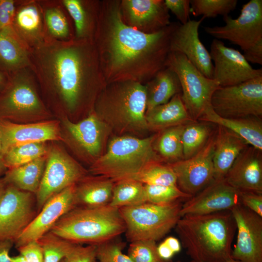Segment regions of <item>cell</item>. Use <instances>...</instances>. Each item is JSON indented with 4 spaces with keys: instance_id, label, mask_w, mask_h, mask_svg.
<instances>
[{
    "instance_id": "16",
    "label": "cell",
    "mask_w": 262,
    "mask_h": 262,
    "mask_svg": "<svg viewBox=\"0 0 262 262\" xmlns=\"http://www.w3.org/2000/svg\"><path fill=\"white\" fill-rule=\"evenodd\" d=\"M230 212L238 232L231 258L239 262H262V217L241 203Z\"/></svg>"
},
{
    "instance_id": "46",
    "label": "cell",
    "mask_w": 262,
    "mask_h": 262,
    "mask_svg": "<svg viewBox=\"0 0 262 262\" xmlns=\"http://www.w3.org/2000/svg\"><path fill=\"white\" fill-rule=\"evenodd\" d=\"M16 0H0V30L12 28Z\"/></svg>"
},
{
    "instance_id": "3",
    "label": "cell",
    "mask_w": 262,
    "mask_h": 262,
    "mask_svg": "<svg viewBox=\"0 0 262 262\" xmlns=\"http://www.w3.org/2000/svg\"><path fill=\"white\" fill-rule=\"evenodd\" d=\"M178 25L145 33L126 25L119 10L115 8L111 16L110 50L112 66L122 68L144 55L163 66L170 51L171 34Z\"/></svg>"
},
{
    "instance_id": "29",
    "label": "cell",
    "mask_w": 262,
    "mask_h": 262,
    "mask_svg": "<svg viewBox=\"0 0 262 262\" xmlns=\"http://www.w3.org/2000/svg\"><path fill=\"white\" fill-rule=\"evenodd\" d=\"M125 3L130 19L135 25L148 24L158 31L169 23L168 9L164 1L129 0Z\"/></svg>"
},
{
    "instance_id": "24",
    "label": "cell",
    "mask_w": 262,
    "mask_h": 262,
    "mask_svg": "<svg viewBox=\"0 0 262 262\" xmlns=\"http://www.w3.org/2000/svg\"><path fill=\"white\" fill-rule=\"evenodd\" d=\"M253 117L229 118L217 114L212 106L207 109L199 120L218 124L243 139L247 145L262 150V125Z\"/></svg>"
},
{
    "instance_id": "52",
    "label": "cell",
    "mask_w": 262,
    "mask_h": 262,
    "mask_svg": "<svg viewBox=\"0 0 262 262\" xmlns=\"http://www.w3.org/2000/svg\"><path fill=\"white\" fill-rule=\"evenodd\" d=\"M164 242L173 251L174 253L179 252L181 249V245L179 240L173 236L166 238Z\"/></svg>"
},
{
    "instance_id": "48",
    "label": "cell",
    "mask_w": 262,
    "mask_h": 262,
    "mask_svg": "<svg viewBox=\"0 0 262 262\" xmlns=\"http://www.w3.org/2000/svg\"><path fill=\"white\" fill-rule=\"evenodd\" d=\"M239 198L242 205L262 217V194L239 191Z\"/></svg>"
},
{
    "instance_id": "38",
    "label": "cell",
    "mask_w": 262,
    "mask_h": 262,
    "mask_svg": "<svg viewBox=\"0 0 262 262\" xmlns=\"http://www.w3.org/2000/svg\"><path fill=\"white\" fill-rule=\"evenodd\" d=\"M209 131L201 124L185 125L182 133L183 159L191 158L197 153L207 143Z\"/></svg>"
},
{
    "instance_id": "28",
    "label": "cell",
    "mask_w": 262,
    "mask_h": 262,
    "mask_svg": "<svg viewBox=\"0 0 262 262\" xmlns=\"http://www.w3.org/2000/svg\"><path fill=\"white\" fill-rule=\"evenodd\" d=\"M146 119L148 129L156 130L184 125L193 120L185 108L181 94L175 95L168 102L146 112Z\"/></svg>"
},
{
    "instance_id": "57",
    "label": "cell",
    "mask_w": 262,
    "mask_h": 262,
    "mask_svg": "<svg viewBox=\"0 0 262 262\" xmlns=\"http://www.w3.org/2000/svg\"><path fill=\"white\" fill-rule=\"evenodd\" d=\"M176 262H182V261H178ZM202 262L196 261H194V260H192L190 262ZM226 262H238L237 261H236V260H233L232 259H231L229 260H228Z\"/></svg>"
},
{
    "instance_id": "58",
    "label": "cell",
    "mask_w": 262,
    "mask_h": 262,
    "mask_svg": "<svg viewBox=\"0 0 262 262\" xmlns=\"http://www.w3.org/2000/svg\"><path fill=\"white\" fill-rule=\"evenodd\" d=\"M1 152V144H0V153Z\"/></svg>"
},
{
    "instance_id": "50",
    "label": "cell",
    "mask_w": 262,
    "mask_h": 262,
    "mask_svg": "<svg viewBox=\"0 0 262 262\" xmlns=\"http://www.w3.org/2000/svg\"><path fill=\"white\" fill-rule=\"evenodd\" d=\"M14 245L10 241L0 242V262H11L9 252Z\"/></svg>"
},
{
    "instance_id": "23",
    "label": "cell",
    "mask_w": 262,
    "mask_h": 262,
    "mask_svg": "<svg viewBox=\"0 0 262 262\" xmlns=\"http://www.w3.org/2000/svg\"><path fill=\"white\" fill-rule=\"evenodd\" d=\"M64 123L72 137L87 153L93 157L99 156L110 129L97 115L91 114L78 123L66 119Z\"/></svg>"
},
{
    "instance_id": "26",
    "label": "cell",
    "mask_w": 262,
    "mask_h": 262,
    "mask_svg": "<svg viewBox=\"0 0 262 262\" xmlns=\"http://www.w3.org/2000/svg\"><path fill=\"white\" fill-rule=\"evenodd\" d=\"M114 184L115 181L102 176H86L75 185L76 207L97 208L109 205Z\"/></svg>"
},
{
    "instance_id": "15",
    "label": "cell",
    "mask_w": 262,
    "mask_h": 262,
    "mask_svg": "<svg viewBox=\"0 0 262 262\" xmlns=\"http://www.w3.org/2000/svg\"><path fill=\"white\" fill-rule=\"evenodd\" d=\"M213 65V79L221 87L238 84L262 76V68L255 69L243 54L214 39L209 52Z\"/></svg>"
},
{
    "instance_id": "55",
    "label": "cell",
    "mask_w": 262,
    "mask_h": 262,
    "mask_svg": "<svg viewBox=\"0 0 262 262\" xmlns=\"http://www.w3.org/2000/svg\"><path fill=\"white\" fill-rule=\"evenodd\" d=\"M6 183L2 178L0 179V197L2 194L3 189L5 186Z\"/></svg>"
},
{
    "instance_id": "31",
    "label": "cell",
    "mask_w": 262,
    "mask_h": 262,
    "mask_svg": "<svg viewBox=\"0 0 262 262\" xmlns=\"http://www.w3.org/2000/svg\"><path fill=\"white\" fill-rule=\"evenodd\" d=\"M158 71L147 88L146 112L168 102L175 95L181 93L177 74L170 67Z\"/></svg>"
},
{
    "instance_id": "14",
    "label": "cell",
    "mask_w": 262,
    "mask_h": 262,
    "mask_svg": "<svg viewBox=\"0 0 262 262\" xmlns=\"http://www.w3.org/2000/svg\"><path fill=\"white\" fill-rule=\"evenodd\" d=\"M215 138L209 139L195 155L168 164L177 178V184L183 193L195 196L214 180L213 156Z\"/></svg>"
},
{
    "instance_id": "22",
    "label": "cell",
    "mask_w": 262,
    "mask_h": 262,
    "mask_svg": "<svg viewBox=\"0 0 262 262\" xmlns=\"http://www.w3.org/2000/svg\"><path fill=\"white\" fill-rule=\"evenodd\" d=\"M12 27L29 49L44 40L48 35L38 0H16Z\"/></svg>"
},
{
    "instance_id": "4",
    "label": "cell",
    "mask_w": 262,
    "mask_h": 262,
    "mask_svg": "<svg viewBox=\"0 0 262 262\" xmlns=\"http://www.w3.org/2000/svg\"><path fill=\"white\" fill-rule=\"evenodd\" d=\"M119 209L109 205L75 207L55 224L50 231L75 244L98 245L125 232Z\"/></svg>"
},
{
    "instance_id": "1",
    "label": "cell",
    "mask_w": 262,
    "mask_h": 262,
    "mask_svg": "<svg viewBox=\"0 0 262 262\" xmlns=\"http://www.w3.org/2000/svg\"><path fill=\"white\" fill-rule=\"evenodd\" d=\"M88 44L47 36L29 49L30 67L36 82L55 104L73 112L78 108L91 76Z\"/></svg>"
},
{
    "instance_id": "2",
    "label": "cell",
    "mask_w": 262,
    "mask_h": 262,
    "mask_svg": "<svg viewBox=\"0 0 262 262\" xmlns=\"http://www.w3.org/2000/svg\"><path fill=\"white\" fill-rule=\"evenodd\" d=\"M236 224L230 211L185 215L176 226L180 244L192 260L226 262L232 259Z\"/></svg>"
},
{
    "instance_id": "17",
    "label": "cell",
    "mask_w": 262,
    "mask_h": 262,
    "mask_svg": "<svg viewBox=\"0 0 262 262\" xmlns=\"http://www.w3.org/2000/svg\"><path fill=\"white\" fill-rule=\"evenodd\" d=\"M239 191L225 178L214 180L182 204L180 215H202L231 211L240 204Z\"/></svg>"
},
{
    "instance_id": "37",
    "label": "cell",
    "mask_w": 262,
    "mask_h": 262,
    "mask_svg": "<svg viewBox=\"0 0 262 262\" xmlns=\"http://www.w3.org/2000/svg\"><path fill=\"white\" fill-rule=\"evenodd\" d=\"M131 179L144 184L177 186L176 176L172 169L169 165L159 162L148 164Z\"/></svg>"
},
{
    "instance_id": "7",
    "label": "cell",
    "mask_w": 262,
    "mask_h": 262,
    "mask_svg": "<svg viewBox=\"0 0 262 262\" xmlns=\"http://www.w3.org/2000/svg\"><path fill=\"white\" fill-rule=\"evenodd\" d=\"M180 200L165 205L146 202L119 209L126 226L127 240L156 242L175 227L181 217Z\"/></svg>"
},
{
    "instance_id": "10",
    "label": "cell",
    "mask_w": 262,
    "mask_h": 262,
    "mask_svg": "<svg viewBox=\"0 0 262 262\" xmlns=\"http://www.w3.org/2000/svg\"><path fill=\"white\" fill-rule=\"evenodd\" d=\"M211 106L220 116L229 118L259 117L262 115V76L241 83L217 88Z\"/></svg>"
},
{
    "instance_id": "19",
    "label": "cell",
    "mask_w": 262,
    "mask_h": 262,
    "mask_svg": "<svg viewBox=\"0 0 262 262\" xmlns=\"http://www.w3.org/2000/svg\"><path fill=\"white\" fill-rule=\"evenodd\" d=\"M205 18L179 24L170 37V50L183 54L205 76L213 79V64L199 37V27Z\"/></svg>"
},
{
    "instance_id": "33",
    "label": "cell",
    "mask_w": 262,
    "mask_h": 262,
    "mask_svg": "<svg viewBox=\"0 0 262 262\" xmlns=\"http://www.w3.org/2000/svg\"><path fill=\"white\" fill-rule=\"evenodd\" d=\"M147 202L144 185L132 179L115 182L109 205L120 208L138 205Z\"/></svg>"
},
{
    "instance_id": "35",
    "label": "cell",
    "mask_w": 262,
    "mask_h": 262,
    "mask_svg": "<svg viewBox=\"0 0 262 262\" xmlns=\"http://www.w3.org/2000/svg\"><path fill=\"white\" fill-rule=\"evenodd\" d=\"M185 125L164 130L157 139L154 149L166 160L176 162L183 158L181 136Z\"/></svg>"
},
{
    "instance_id": "6",
    "label": "cell",
    "mask_w": 262,
    "mask_h": 262,
    "mask_svg": "<svg viewBox=\"0 0 262 262\" xmlns=\"http://www.w3.org/2000/svg\"><path fill=\"white\" fill-rule=\"evenodd\" d=\"M147 98V87L138 82L126 84L101 104L98 116L119 133L142 132L148 129Z\"/></svg>"
},
{
    "instance_id": "39",
    "label": "cell",
    "mask_w": 262,
    "mask_h": 262,
    "mask_svg": "<svg viewBox=\"0 0 262 262\" xmlns=\"http://www.w3.org/2000/svg\"><path fill=\"white\" fill-rule=\"evenodd\" d=\"M237 3V0H190L191 13L204 18L224 17L233 11Z\"/></svg>"
},
{
    "instance_id": "25",
    "label": "cell",
    "mask_w": 262,
    "mask_h": 262,
    "mask_svg": "<svg viewBox=\"0 0 262 262\" xmlns=\"http://www.w3.org/2000/svg\"><path fill=\"white\" fill-rule=\"evenodd\" d=\"M247 146L239 136L220 127L219 133L215 138L213 156L214 180L225 178L235 160Z\"/></svg>"
},
{
    "instance_id": "42",
    "label": "cell",
    "mask_w": 262,
    "mask_h": 262,
    "mask_svg": "<svg viewBox=\"0 0 262 262\" xmlns=\"http://www.w3.org/2000/svg\"><path fill=\"white\" fill-rule=\"evenodd\" d=\"M128 255L133 262H166L158 255L155 241L140 240L131 242Z\"/></svg>"
},
{
    "instance_id": "8",
    "label": "cell",
    "mask_w": 262,
    "mask_h": 262,
    "mask_svg": "<svg viewBox=\"0 0 262 262\" xmlns=\"http://www.w3.org/2000/svg\"><path fill=\"white\" fill-rule=\"evenodd\" d=\"M36 83L30 67L9 73L7 84L0 93V118L13 122L47 115L48 112Z\"/></svg>"
},
{
    "instance_id": "47",
    "label": "cell",
    "mask_w": 262,
    "mask_h": 262,
    "mask_svg": "<svg viewBox=\"0 0 262 262\" xmlns=\"http://www.w3.org/2000/svg\"><path fill=\"white\" fill-rule=\"evenodd\" d=\"M16 249L27 262H44L43 251L37 241L29 242Z\"/></svg>"
},
{
    "instance_id": "32",
    "label": "cell",
    "mask_w": 262,
    "mask_h": 262,
    "mask_svg": "<svg viewBox=\"0 0 262 262\" xmlns=\"http://www.w3.org/2000/svg\"><path fill=\"white\" fill-rule=\"evenodd\" d=\"M42 10L47 34L59 40L71 39L67 12L61 0H38Z\"/></svg>"
},
{
    "instance_id": "5",
    "label": "cell",
    "mask_w": 262,
    "mask_h": 262,
    "mask_svg": "<svg viewBox=\"0 0 262 262\" xmlns=\"http://www.w3.org/2000/svg\"><path fill=\"white\" fill-rule=\"evenodd\" d=\"M156 136L139 138L130 136L112 139L106 152L90 167L94 175L115 182L131 179L148 164L161 160L154 148Z\"/></svg>"
},
{
    "instance_id": "27",
    "label": "cell",
    "mask_w": 262,
    "mask_h": 262,
    "mask_svg": "<svg viewBox=\"0 0 262 262\" xmlns=\"http://www.w3.org/2000/svg\"><path fill=\"white\" fill-rule=\"evenodd\" d=\"M30 65L29 49L13 27L0 30V71L11 73Z\"/></svg>"
},
{
    "instance_id": "40",
    "label": "cell",
    "mask_w": 262,
    "mask_h": 262,
    "mask_svg": "<svg viewBox=\"0 0 262 262\" xmlns=\"http://www.w3.org/2000/svg\"><path fill=\"white\" fill-rule=\"evenodd\" d=\"M144 185L147 202L165 205L192 197L183 193L177 186Z\"/></svg>"
},
{
    "instance_id": "53",
    "label": "cell",
    "mask_w": 262,
    "mask_h": 262,
    "mask_svg": "<svg viewBox=\"0 0 262 262\" xmlns=\"http://www.w3.org/2000/svg\"><path fill=\"white\" fill-rule=\"evenodd\" d=\"M9 77V73L0 71V93L5 88Z\"/></svg>"
},
{
    "instance_id": "12",
    "label": "cell",
    "mask_w": 262,
    "mask_h": 262,
    "mask_svg": "<svg viewBox=\"0 0 262 262\" xmlns=\"http://www.w3.org/2000/svg\"><path fill=\"white\" fill-rule=\"evenodd\" d=\"M223 26L205 27V32L216 39L226 40L243 51L262 39V0H250L244 4L235 19L223 17Z\"/></svg>"
},
{
    "instance_id": "11",
    "label": "cell",
    "mask_w": 262,
    "mask_h": 262,
    "mask_svg": "<svg viewBox=\"0 0 262 262\" xmlns=\"http://www.w3.org/2000/svg\"><path fill=\"white\" fill-rule=\"evenodd\" d=\"M38 213L34 194L6 184L0 197V242L15 244Z\"/></svg>"
},
{
    "instance_id": "30",
    "label": "cell",
    "mask_w": 262,
    "mask_h": 262,
    "mask_svg": "<svg viewBox=\"0 0 262 262\" xmlns=\"http://www.w3.org/2000/svg\"><path fill=\"white\" fill-rule=\"evenodd\" d=\"M46 163L43 156L26 164L8 169L2 179L6 184L35 194L43 177Z\"/></svg>"
},
{
    "instance_id": "54",
    "label": "cell",
    "mask_w": 262,
    "mask_h": 262,
    "mask_svg": "<svg viewBox=\"0 0 262 262\" xmlns=\"http://www.w3.org/2000/svg\"><path fill=\"white\" fill-rule=\"evenodd\" d=\"M10 259L11 262H27L24 257L20 254L11 257Z\"/></svg>"
},
{
    "instance_id": "9",
    "label": "cell",
    "mask_w": 262,
    "mask_h": 262,
    "mask_svg": "<svg viewBox=\"0 0 262 262\" xmlns=\"http://www.w3.org/2000/svg\"><path fill=\"white\" fill-rule=\"evenodd\" d=\"M165 65L177 74L181 86V97L192 119H199L211 107V99L220 86L205 76L183 54L170 51Z\"/></svg>"
},
{
    "instance_id": "13",
    "label": "cell",
    "mask_w": 262,
    "mask_h": 262,
    "mask_svg": "<svg viewBox=\"0 0 262 262\" xmlns=\"http://www.w3.org/2000/svg\"><path fill=\"white\" fill-rule=\"evenodd\" d=\"M86 171L60 149L52 148L46 160L43 177L36 193L38 213L52 196L76 184L86 177Z\"/></svg>"
},
{
    "instance_id": "49",
    "label": "cell",
    "mask_w": 262,
    "mask_h": 262,
    "mask_svg": "<svg viewBox=\"0 0 262 262\" xmlns=\"http://www.w3.org/2000/svg\"><path fill=\"white\" fill-rule=\"evenodd\" d=\"M243 51V54L248 63L262 65V39Z\"/></svg>"
},
{
    "instance_id": "44",
    "label": "cell",
    "mask_w": 262,
    "mask_h": 262,
    "mask_svg": "<svg viewBox=\"0 0 262 262\" xmlns=\"http://www.w3.org/2000/svg\"><path fill=\"white\" fill-rule=\"evenodd\" d=\"M97 246L77 244L60 262H96Z\"/></svg>"
},
{
    "instance_id": "36",
    "label": "cell",
    "mask_w": 262,
    "mask_h": 262,
    "mask_svg": "<svg viewBox=\"0 0 262 262\" xmlns=\"http://www.w3.org/2000/svg\"><path fill=\"white\" fill-rule=\"evenodd\" d=\"M37 241L43 251L44 262H60L77 245L50 231L42 236Z\"/></svg>"
},
{
    "instance_id": "56",
    "label": "cell",
    "mask_w": 262,
    "mask_h": 262,
    "mask_svg": "<svg viewBox=\"0 0 262 262\" xmlns=\"http://www.w3.org/2000/svg\"><path fill=\"white\" fill-rule=\"evenodd\" d=\"M6 168V167L3 164L1 159L0 157V176L3 172L5 169Z\"/></svg>"
},
{
    "instance_id": "51",
    "label": "cell",
    "mask_w": 262,
    "mask_h": 262,
    "mask_svg": "<svg viewBox=\"0 0 262 262\" xmlns=\"http://www.w3.org/2000/svg\"><path fill=\"white\" fill-rule=\"evenodd\" d=\"M157 252L160 257L165 261L170 260L175 254L164 241L157 246Z\"/></svg>"
},
{
    "instance_id": "20",
    "label": "cell",
    "mask_w": 262,
    "mask_h": 262,
    "mask_svg": "<svg viewBox=\"0 0 262 262\" xmlns=\"http://www.w3.org/2000/svg\"><path fill=\"white\" fill-rule=\"evenodd\" d=\"M60 139L56 122L21 124L0 118V155L15 146Z\"/></svg>"
},
{
    "instance_id": "41",
    "label": "cell",
    "mask_w": 262,
    "mask_h": 262,
    "mask_svg": "<svg viewBox=\"0 0 262 262\" xmlns=\"http://www.w3.org/2000/svg\"><path fill=\"white\" fill-rule=\"evenodd\" d=\"M61 2L74 21L77 38L85 37L87 33L89 22L83 2L80 0H61Z\"/></svg>"
},
{
    "instance_id": "18",
    "label": "cell",
    "mask_w": 262,
    "mask_h": 262,
    "mask_svg": "<svg viewBox=\"0 0 262 262\" xmlns=\"http://www.w3.org/2000/svg\"><path fill=\"white\" fill-rule=\"evenodd\" d=\"M75 185L70 186L50 197L14 244L17 248L37 241L49 231L64 215L76 207Z\"/></svg>"
},
{
    "instance_id": "43",
    "label": "cell",
    "mask_w": 262,
    "mask_h": 262,
    "mask_svg": "<svg viewBox=\"0 0 262 262\" xmlns=\"http://www.w3.org/2000/svg\"><path fill=\"white\" fill-rule=\"evenodd\" d=\"M115 239L97 245V259L98 262H133L128 255L122 252L125 243Z\"/></svg>"
},
{
    "instance_id": "21",
    "label": "cell",
    "mask_w": 262,
    "mask_h": 262,
    "mask_svg": "<svg viewBox=\"0 0 262 262\" xmlns=\"http://www.w3.org/2000/svg\"><path fill=\"white\" fill-rule=\"evenodd\" d=\"M260 151L251 146L241 152L225 177L229 185L240 191L262 194V162Z\"/></svg>"
},
{
    "instance_id": "45",
    "label": "cell",
    "mask_w": 262,
    "mask_h": 262,
    "mask_svg": "<svg viewBox=\"0 0 262 262\" xmlns=\"http://www.w3.org/2000/svg\"><path fill=\"white\" fill-rule=\"evenodd\" d=\"M164 3L167 9L176 16L181 24H185L190 20V0H165Z\"/></svg>"
},
{
    "instance_id": "34",
    "label": "cell",
    "mask_w": 262,
    "mask_h": 262,
    "mask_svg": "<svg viewBox=\"0 0 262 262\" xmlns=\"http://www.w3.org/2000/svg\"><path fill=\"white\" fill-rule=\"evenodd\" d=\"M46 152L44 143H31L11 147L0 157L6 168L10 169L45 156Z\"/></svg>"
}]
</instances>
